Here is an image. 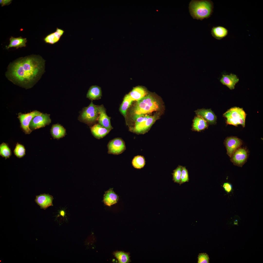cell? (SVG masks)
Here are the masks:
<instances>
[{"label":"cell","mask_w":263,"mask_h":263,"mask_svg":"<svg viewBox=\"0 0 263 263\" xmlns=\"http://www.w3.org/2000/svg\"><path fill=\"white\" fill-rule=\"evenodd\" d=\"M132 101L127 94L125 96L120 108V112L124 116L126 115L127 110Z\"/></svg>","instance_id":"484cf974"},{"label":"cell","mask_w":263,"mask_h":263,"mask_svg":"<svg viewBox=\"0 0 263 263\" xmlns=\"http://www.w3.org/2000/svg\"><path fill=\"white\" fill-rule=\"evenodd\" d=\"M156 120L154 116H150L142 122L135 124L134 127L132 129V130L136 133H142L147 130Z\"/></svg>","instance_id":"30bf717a"},{"label":"cell","mask_w":263,"mask_h":263,"mask_svg":"<svg viewBox=\"0 0 263 263\" xmlns=\"http://www.w3.org/2000/svg\"><path fill=\"white\" fill-rule=\"evenodd\" d=\"M61 215L63 216L64 215V212L63 211H61Z\"/></svg>","instance_id":"e575fe53"},{"label":"cell","mask_w":263,"mask_h":263,"mask_svg":"<svg viewBox=\"0 0 263 263\" xmlns=\"http://www.w3.org/2000/svg\"><path fill=\"white\" fill-rule=\"evenodd\" d=\"M223 187L225 191L227 193H230L232 190V185L228 182L224 183L223 185Z\"/></svg>","instance_id":"d6a6232c"},{"label":"cell","mask_w":263,"mask_h":263,"mask_svg":"<svg viewBox=\"0 0 263 263\" xmlns=\"http://www.w3.org/2000/svg\"><path fill=\"white\" fill-rule=\"evenodd\" d=\"M239 81L238 78L235 75L231 74L230 75H223L220 80L221 82L223 85H226L230 89H233L235 86Z\"/></svg>","instance_id":"2e32d148"},{"label":"cell","mask_w":263,"mask_h":263,"mask_svg":"<svg viewBox=\"0 0 263 263\" xmlns=\"http://www.w3.org/2000/svg\"><path fill=\"white\" fill-rule=\"evenodd\" d=\"M91 130L94 136L98 139L103 138L110 131L98 124H95L92 127Z\"/></svg>","instance_id":"ffe728a7"},{"label":"cell","mask_w":263,"mask_h":263,"mask_svg":"<svg viewBox=\"0 0 263 263\" xmlns=\"http://www.w3.org/2000/svg\"><path fill=\"white\" fill-rule=\"evenodd\" d=\"M51 132L52 136L54 138L56 139L63 137L66 133L65 128L61 125L57 124L53 125Z\"/></svg>","instance_id":"603a6c76"},{"label":"cell","mask_w":263,"mask_h":263,"mask_svg":"<svg viewBox=\"0 0 263 263\" xmlns=\"http://www.w3.org/2000/svg\"><path fill=\"white\" fill-rule=\"evenodd\" d=\"M188 176L187 170L185 167H182L181 180L180 184V185L189 181Z\"/></svg>","instance_id":"1f68e13d"},{"label":"cell","mask_w":263,"mask_h":263,"mask_svg":"<svg viewBox=\"0 0 263 263\" xmlns=\"http://www.w3.org/2000/svg\"><path fill=\"white\" fill-rule=\"evenodd\" d=\"M119 199V197L114 192L113 188H112L105 192L103 201L106 205L110 206L116 203Z\"/></svg>","instance_id":"e0dca14e"},{"label":"cell","mask_w":263,"mask_h":263,"mask_svg":"<svg viewBox=\"0 0 263 263\" xmlns=\"http://www.w3.org/2000/svg\"><path fill=\"white\" fill-rule=\"evenodd\" d=\"M99 115L98 121L103 127L110 130L113 128L111 123L110 119L106 113L105 109L103 106H98Z\"/></svg>","instance_id":"9a60e30c"},{"label":"cell","mask_w":263,"mask_h":263,"mask_svg":"<svg viewBox=\"0 0 263 263\" xmlns=\"http://www.w3.org/2000/svg\"><path fill=\"white\" fill-rule=\"evenodd\" d=\"M108 153L109 154L117 155L123 152L126 149L125 143L121 139H114L109 142L107 145Z\"/></svg>","instance_id":"ba28073f"},{"label":"cell","mask_w":263,"mask_h":263,"mask_svg":"<svg viewBox=\"0 0 263 263\" xmlns=\"http://www.w3.org/2000/svg\"><path fill=\"white\" fill-rule=\"evenodd\" d=\"M147 94V91L145 89L141 86H137L134 88L127 95L132 101H138L145 96Z\"/></svg>","instance_id":"ac0fdd59"},{"label":"cell","mask_w":263,"mask_h":263,"mask_svg":"<svg viewBox=\"0 0 263 263\" xmlns=\"http://www.w3.org/2000/svg\"><path fill=\"white\" fill-rule=\"evenodd\" d=\"M207 126V121L200 116L197 115L193 120L192 127L195 131H199L202 130Z\"/></svg>","instance_id":"7402d4cb"},{"label":"cell","mask_w":263,"mask_h":263,"mask_svg":"<svg viewBox=\"0 0 263 263\" xmlns=\"http://www.w3.org/2000/svg\"><path fill=\"white\" fill-rule=\"evenodd\" d=\"M64 32L63 29L57 28L55 32L47 35L43 40L46 43L51 45L54 44L60 40Z\"/></svg>","instance_id":"4fadbf2b"},{"label":"cell","mask_w":263,"mask_h":263,"mask_svg":"<svg viewBox=\"0 0 263 263\" xmlns=\"http://www.w3.org/2000/svg\"><path fill=\"white\" fill-rule=\"evenodd\" d=\"M51 122L49 114L41 113L32 119L30 122L29 127L31 130H35L45 127Z\"/></svg>","instance_id":"52a82bcc"},{"label":"cell","mask_w":263,"mask_h":263,"mask_svg":"<svg viewBox=\"0 0 263 263\" xmlns=\"http://www.w3.org/2000/svg\"><path fill=\"white\" fill-rule=\"evenodd\" d=\"M132 165L135 168L140 169L143 167L145 164L144 158L141 156H137L133 158L132 161Z\"/></svg>","instance_id":"4316f807"},{"label":"cell","mask_w":263,"mask_h":263,"mask_svg":"<svg viewBox=\"0 0 263 263\" xmlns=\"http://www.w3.org/2000/svg\"><path fill=\"white\" fill-rule=\"evenodd\" d=\"M102 95L101 91L99 87L92 86L90 88L87 94V97L91 100L99 99Z\"/></svg>","instance_id":"cb8c5ba5"},{"label":"cell","mask_w":263,"mask_h":263,"mask_svg":"<svg viewBox=\"0 0 263 263\" xmlns=\"http://www.w3.org/2000/svg\"><path fill=\"white\" fill-rule=\"evenodd\" d=\"M53 199L52 196L44 193L36 196L35 201L41 208L45 209L49 206H53Z\"/></svg>","instance_id":"7c38bea8"},{"label":"cell","mask_w":263,"mask_h":263,"mask_svg":"<svg viewBox=\"0 0 263 263\" xmlns=\"http://www.w3.org/2000/svg\"><path fill=\"white\" fill-rule=\"evenodd\" d=\"M228 33V30L225 27L221 26L213 27L211 30V34L215 38L221 40L226 37Z\"/></svg>","instance_id":"d6986e66"},{"label":"cell","mask_w":263,"mask_h":263,"mask_svg":"<svg viewBox=\"0 0 263 263\" xmlns=\"http://www.w3.org/2000/svg\"><path fill=\"white\" fill-rule=\"evenodd\" d=\"M209 258L208 255L206 253L199 254L197 257L198 263H209Z\"/></svg>","instance_id":"4dcf8cb0"},{"label":"cell","mask_w":263,"mask_h":263,"mask_svg":"<svg viewBox=\"0 0 263 263\" xmlns=\"http://www.w3.org/2000/svg\"><path fill=\"white\" fill-rule=\"evenodd\" d=\"M213 8V3L210 0H192L188 7L190 14L193 18L201 20L211 16Z\"/></svg>","instance_id":"7a4b0ae2"},{"label":"cell","mask_w":263,"mask_h":263,"mask_svg":"<svg viewBox=\"0 0 263 263\" xmlns=\"http://www.w3.org/2000/svg\"><path fill=\"white\" fill-rule=\"evenodd\" d=\"M0 4L1 6L8 5L10 4L12 0H0Z\"/></svg>","instance_id":"836d02e7"},{"label":"cell","mask_w":263,"mask_h":263,"mask_svg":"<svg viewBox=\"0 0 263 263\" xmlns=\"http://www.w3.org/2000/svg\"><path fill=\"white\" fill-rule=\"evenodd\" d=\"M45 63L39 55L20 58L9 64L5 75L14 84L27 89L30 88L44 72Z\"/></svg>","instance_id":"6da1fadb"},{"label":"cell","mask_w":263,"mask_h":263,"mask_svg":"<svg viewBox=\"0 0 263 263\" xmlns=\"http://www.w3.org/2000/svg\"><path fill=\"white\" fill-rule=\"evenodd\" d=\"M223 116L227 119V124L236 126L241 124L243 127L245 126L246 114L242 108L236 107H233L224 113Z\"/></svg>","instance_id":"277c9868"},{"label":"cell","mask_w":263,"mask_h":263,"mask_svg":"<svg viewBox=\"0 0 263 263\" xmlns=\"http://www.w3.org/2000/svg\"><path fill=\"white\" fill-rule=\"evenodd\" d=\"M182 167L179 166H178L173 171L172 173L173 175V180L175 182L180 184L181 173Z\"/></svg>","instance_id":"f546056e"},{"label":"cell","mask_w":263,"mask_h":263,"mask_svg":"<svg viewBox=\"0 0 263 263\" xmlns=\"http://www.w3.org/2000/svg\"><path fill=\"white\" fill-rule=\"evenodd\" d=\"M247 152L244 149H238L234 152L231 157V160L235 165L241 166L244 163L247 158Z\"/></svg>","instance_id":"8fae6325"},{"label":"cell","mask_w":263,"mask_h":263,"mask_svg":"<svg viewBox=\"0 0 263 263\" xmlns=\"http://www.w3.org/2000/svg\"><path fill=\"white\" fill-rule=\"evenodd\" d=\"M10 42L9 45L6 46V48L9 49L10 48L14 47L17 49L19 48L25 47L26 46L27 42L26 38H23L21 37L18 38H14L11 37L9 39Z\"/></svg>","instance_id":"44dd1931"},{"label":"cell","mask_w":263,"mask_h":263,"mask_svg":"<svg viewBox=\"0 0 263 263\" xmlns=\"http://www.w3.org/2000/svg\"><path fill=\"white\" fill-rule=\"evenodd\" d=\"M227 153L231 157L235 151L241 146L242 142L238 138L231 137L227 138L225 141Z\"/></svg>","instance_id":"9c48e42d"},{"label":"cell","mask_w":263,"mask_h":263,"mask_svg":"<svg viewBox=\"0 0 263 263\" xmlns=\"http://www.w3.org/2000/svg\"><path fill=\"white\" fill-rule=\"evenodd\" d=\"M0 154L6 159L9 158L11 155L10 149L5 143H3L0 145Z\"/></svg>","instance_id":"83f0119b"},{"label":"cell","mask_w":263,"mask_h":263,"mask_svg":"<svg viewBox=\"0 0 263 263\" xmlns=\"http://www.w3.org/2000/svg\"><path fill=\"white\" fill-rule=\"evenodd\" d=\"M99 115L98 106L91 102L88 107L85 108L79 117V120L87 123L92 122L98 119Z\"/></svg>","instance_id":"5b68a950"},{"label":"cell","mask_w":263,"mask_h":263,"mask_svg":"<svg viewBox=\"0 0 263 263\" xmlns=\"http://www.w3.org/2000/svg\"><path fill=\"white\" fill-rule=\"evenodd\" d=\"M41 113L35 110L27 113H19L18 114V118L20 122L21 127L25 134H29L31 133L32 130L29 127L31 121L34 117Z\"/></svg>","instance_id":"8992f818"},{"label":"cell","mask_w":263,"mask_h":263,"mask_svg":"<svg viewBox=\"0 0 263 263\" xmlns=\"http://www.w3.org/2000/svg\"><path fill=\"white\" fill-rule=\"evenodd\" d=\"M159 108V104L152 96H146L137 101L133 110V118L136 120L140 116L151 113Z\"/></svg>","instance_id":"3957f363"},{"label":"cell","mask_w":263,"mask_h":263,"mask_svg":"<svg viewBox=\"0 0 263 263\" xmlns=\"http://www.w3.org/2000/svg\"><path fill=\"white\" fill-rule=\"evenodd\" d=\"M113 254L117 259L119 263H128L131 262L129 252L117 251L114 252Z\"/></svg>","instance_id":"d4e9b609"},{"label":"cell","mask_w":263,"mask_h":263,"mask_svg":"<svg viewBox=\"0 0 263 263\" xmlns=\"http://www.w3.org/2000/svg\"><path fill=\"white\" fill-rule=\"evenodd\" d=\"M195 112L197 115L202 117L210 123L214 124L216 122L217 118L211 109H198Z\"/></svg>","instance_id":"5bb4252c"},{"label":"cell","mask_w":263,"mask_h":263,"mask_svg":"<svg viewBox=\"0 0 263 263\" xmlns=\"http://www.w3.org/2000/svg\"><path fill=\"white\" fill-rule=\"evenodd\" d=\"M14 152L17 157L21 158L25 155V150L23 145L18 143L16 145Z\"/></svg>","instance_id":"f1b7e54d"}]
</instances>
